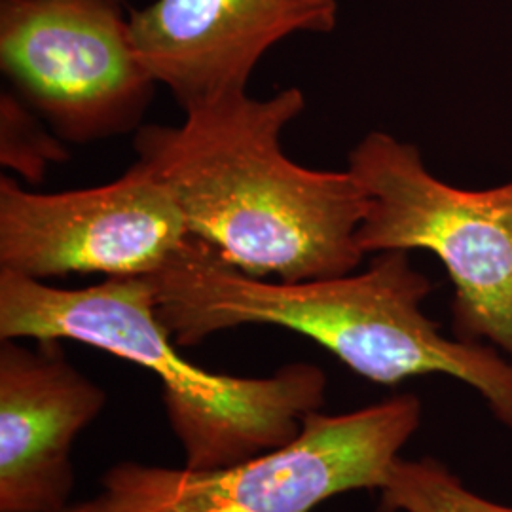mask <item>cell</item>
Here are the masks:
<instances>
[{
  "label": "cell",
  "instance_id": "1",
  "mask_svg": "<svg viewBox=\"0 0 512 512\" xmlns=\"http://www.w3.org/2000/svg\"><path fill=\"white\" fill-rule=\"evenodd\" d=\"M304 109L296 86L268 99L228 93L184 110L179 126L133 135L137 164L173 192L190 236L243 274L296 283L363 262V188L348 169H308L283 152L281 135Z\"/></svg>",
  "mask_w": 512,
  "mask_h": 512
},
{
  "label": "cell",
  "instance_id": "2",
  "mask_svg": "<svg viewBox=\"0 0 512 512\" xmlns=\"http://www.w3.org/2000/svg\"><path fill=\"white\" fill-rule=\"evenodd\" d=\"M156 311L177 346L245 325L304 334L370 382L444 374L476 389L512 431V361L478 342L450 340L421 304L433 291L406 251L378 253L365 272L310 281L243 274L196 238L150 277Z\"/></svg>",
  "mask_w": 512,
  "mask_h": 512
},
{
  "label": "cell",
  "instance_id": "3",
  "mask_svg": "<svg viewBox=\"0 0 512 512\" xmlns=\"http://www.w3.org/2000/svg\"><path fill=\"white\" fill-rule=\"evenodd\" d=\"M0 340H71L150 370L192 471L226 469L287 444L327 397V374L311 363L245 378L188 361L158 317L150 277L61 289L0 270Z\"/></svg>",
  "mask_w": 512,
  "mask_h": 512
},
{
  "label": "cell",
  "instance_id": "4",
  "mask_svg": "<svg viewBox=\"0 0 512 512\" xmlns=\"http://www.w3.org/2000/svg\"><path fill=\"white\" fill-rule=\"evenodd\" d=\"M363 188V253L429 251L450 275L459 340H488L512 361V183L461 190L427 171L420 150L370 131L349 152Z\"/></svg>",
  "mask_w": 512,
  "mask_h": 512
},
{
  "label": "cell",
  "instance_id": "5",
  "mask_svg": "<svg viewBox=\"0 0 512 512\" xmlns=\"http://www.w3.org/2000/svg\"><path fill=\"white\" fill-rule=\"evenodd\" d=\"M416 395L348 414L311 412L287 444L215 471L120 463L103 476L133 512H311L351 490H380L420 429Z\"/></svg>",
  "mask_w": 512,
  "mask_h": 512
},
{
  "label": "cell",
  "instance_id": "6",
  "mask_svg": "<svg viewBox=\"0 0 512 512\" xmlns=\"http://www.w3.org/2000/svg\"><path fill=\"white\" fill-rule=\"evenodd\" d=\"M0 69L74 147L137 133L158 86L122 0H0Z\"/></svg>",
  "mask_w": 512,
  "mask_h": 512
},
{
  "label": "cell",
  "instance_id": "7",
  "mask_svg": "<svg viewBox=\"0 0 512 512\" xmlns=\"http://www.w3.org/2000/svg\"><path fill=\"white\" fill-rule=\"evenodd\" d=\"M192 238L173 192L131 165L109 184L33 192L0 177V270L38 281L69 274L154 277Z\"/></svg>",
  "mask_w": 512,
  "mask_h": 512
},
{
  "label": "cell",
  "instance_id": "8",
  "mask_svg": "<svg viewBox=\"0 0 512 512\" xmlns=\"http://www.w3.org/2000/svg\"><path fill=\"white\" fill-rule=\"evenodd\" d=\"M338 10L336 0H154L129 10V25L148 73L186 110L247 92L270 48L334 31Z\"/></svg>",
  "mask_w": 512,
  "mask_h": 512
},
{
  "label": "cell",
  "instance_id": "9",
  "mask_svg": "<svg viewBox=\"0 0 512 512\" xmlns=\"http://www.w3.org/2000/svg\"><path fill=\"white\" fill-rule=\"evenodd\" d=\"M107 393L59 340H0V512H57L74 490L73 448Z\"/></svg>",
  "mask_w": 512,
  "mask_h": 512
},
{
  "label": "cell",
  "instance_id": "10",
  "mask_svg": "<svg viewBox=\"0 0 512 512\" xmlns=\"http://www.w3.org/2000/svg\"><path fill=\"white\" fill-rule=\"evenodd\" d=\"M378 492L382 512H512L471 492L433 458L397 459Z\"/></svg>",
  "mask_w": 512,
  "mask_h": 512
},
{
  "label": "cell",
  "instance_id": "11",
  "mask_svg": "<svg viewBox=\"0 0 512 512\" xmlns=\"http://www.w3.org/2000/svg\"><path fill=\"white\" fill-rule=\"evenodd\" d=\"M71 160L67 143L55 135L14 90L0 93V164L25 183H44L48 167Z\"/></svg>",
  "mask_w": 512,
  "mask_h": 512
},
{
  "label": "cell",
  "instance_id": "12",
  "mask_svg": "<svg viewBox=\"0 0 512 512\" xmlns=\"http://www.w3.org/2000/svg\"><path fill=\"white\" fill-rule=\"evenodd\" d=\"M57 512H133L126 509L109 490L103 488V492L99 495H93L92 499L67 505Z\"/></svg>",
  "mask_w": 512,
  "mask_h": 512
}]
</instances>
